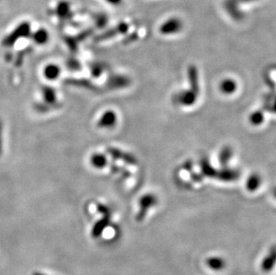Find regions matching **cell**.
Returning <instances> with one entry per match:
<instances>
[{"instance_id":"cell-11","label":"cell","mask_w":276,"mask_h":275,"mask_svg":"<svg viewBox=\"0 0 276 275\" xmlns=\"http://www.w3.org/2000/svg\"><path fill=\"white\" fill-rule=\"evenodd\" d=\"M240 177V171L234 169H229L224 167L222 170L217 171L216 178L221 182H235Z\"/></svg>"},{"instance_id":"cell-28","label":"cell","mask_w":276,"mask_h":275,"mask_svg":"<svg viewBox=\"0 0 276 275\" xmlns=\"http://www.w3.org/2000/svg\"><path fill=\"white\" fill-rule=\"evenodd\" d=\"M68 68H70L71 70H80L81 68V64L79 63L77 60H73L71 59L67 63Z\"/></svg>"},{"instance_id":"cell-30","label":"cell","mask_w":276,"mask_h":275,"mask_svg":"<svg viewBox=\"0 0 276 275\" xmlns=\"http://www.w3.org/2000/svg\"><path fill=\"white\" fill-rule=\"evenodd\" d=\"M2 133H3V125L0 120V156L3 152V139H2Z\"/></svg>"},{"instance_id":"cell-1","label":"cell","mask_w":276,"mask_h":275,"mask_svg":"<svg viewBox=\"0 0 276 275\" xmlns=\"http://www.w3.org/2000/svg\"><path fill=\"white\" fill-rule=\"evenodd\" d=\"M156 204H157V197L151 193L145 194L144 196H142L139 200L140 210L137 213L136 220L138 222L143 221L146 217L147 213L149 211V209L153 208L154 206H156Z\"/></svg>"},{"instance_id":"cell-22","label":"cell","mask_w":276,"mask_h":275,"mask_svg":"<svg viewBox=\"0 0 276 275\" xmlns=\"http://www.w3.org/2000/svg\"><path fill=\"white\" fill-rule=\"evenodd\" d=\"M44 75L47 80H56L60 75V68L57 64H48L44 69Z\"/></svg>"},{"instance_id":"cell-35","label":"cell","mask_w":276,"mask_h":275,"mask_svg":"<svg viewBox=\"0 0 276 275\" xmlns=\"http://www.w3.org/2000/svg\"><path fill=\"white\" fill-rule=\"evenodd\" d=\"M274 196H275V197L276 198V188L274 190Z\"/></svg>"},{"instance_id":"cell-15","label":"cell","mask_w":276,"mask_h":275,"mask_svg":"<svg viewBox=\"0 0 276 275\" xmlns=\"http://www.w3.org/2000/svg\"><path fill=\"white\" fill-rule=\"evenodd\" d=\"M206 264L208 265L209 269L213 271H222L225 268L226 262L224 261L223 257L220 256H210L209 257Z\"/></svg>"},{"instance_id":"cell-12","label":"cell","mask_w":276,"mask_h":275,"mask_svg":"<svg viewBox=\"0 0 276 275\" xmlns=\"http://www.w3.org/2000/svg\"><path fill=\"white\" fill-rule=\"evenodd\" d=\"M64 84L69 86H75L80 88H87L89 90L97 91L98 87H96L93 83L89 82L87 79H66L64 81Z\"/></svg>"},{"instance_id":"cell-29","label":"cell","mask_w":276,"mask_h":275,"mask_svg":"<svg viewBox=\"0 0 276 275\" xmlns=\"http://www.w3.org/2000/svg\"><path fill=\"white\" fill-rule=\"evenodd\" d=\"M191 179L195 182H201L202 180H203V176L201 174H199V173H197V172H191Z\"/></svg>"},{"instance_id":"cell-17","label":"cell","mask_w":276,"mask_h":275,"mask_svg":"<svg viewBox=\"0 0 276 275\" xmlns=\"http://www.w3.org/2000/svg\"><path fill=\"white\" fill-rule=\"evenodd\" d=\"M233 154H234V150H233L232 147L224 146L219 153L218 161L220 165L223 167L227 166L230 160H231V158H232V156H233Z\"/></svg>"},{"instance_id":"cell-23","label":"cell","mask_w":276,"mask_h":275,"mask_svg":"<svg viewBox=\"0 0 276 275\" xmlns=\"http://www.w3.org/2000/svg\"><path fill=\"white\" fill-rule=\"evenodd\" d=\"M264 120H265V115H264V112L262 110H257V111H255L250 114V124L254 125V126H259V125H262Z\"/></svg>"},{"instance_id":"cell-25","label":"cell","mask_w":276,"mask_h":275,"mask_svg":"<svg viewBox=\"0 0 276 275\" xmlns=\"http://www.w3.org/2000/svg\"><path fill=\"white\" fill-rule=\"evenodd\" d=\"M90 72H91V74H92L93 77L98 78L103 72V66H101L100 64H94L90 67Z\"/></svg>"},{"instance_id":"cell-26","label":"cell","mask_w":276,"mask_h":275,"mask_svg":"<svg viewBox=\"0 0 276 275\" xmlns=\"http://www.w3.org/2000/svg\"><path fill=\"white\" fill-rule=\"evenodd\" d=\"M35 110L40 113H46L50 110V106L44 103V104H36L35 105Z\"/></svg>"},{"instance_id":"cell-6","label":"cell","mask_w":276,"mask_h":275,"mask_svg":"<svg viewBox=\"0 0 276 275\" xmlns=\"http://www.w3.org/2000/svg\"><path fill=\"white\" fill-rule=\"evenodd\" d=\"M130 84V80L125 75H113L111 76L107 83L106 87L110 89H119L128 87Z\"/></svg>"},{"instance_id":"cell-24","label":"cell","mask_w":276,"mask_h":275,"mask_svg":"<svg viewBox=\"0 0 276 275\" xmlns=\"http://www.w3.org/2000/svg\"><path fill=\"white\" fill-rule=\"evenodd\" d=\"M33 40L34 42L38 44H44L47 42L48 40V33L46 30L44 29H40L34 33L33 35Z\"/></svg>"},{"instance_id":"cell-32","label":"cell","mask_w":276,"mask_h":275,"mask_svg":"<svg viewBox=\"0 0 276 275\" xmlns=\"http://www.w3.org/2000/svg\"><path fill=\"white\" fill-rule=\"evenodd\" d=\"M107 1L111 3V4H113V5H117V4L121 3V0H107Z\"/></svg>"},{"instance_id":"cell-10","label":"cell","mask_w":276,"mask_h":275,"mask_svg":"<svg viewBox=\"0 0 276 275\" xmlns=\"http://www.w3.org/2000/svg\"><path fill=\"white\" fill-rule=\"evenodd\" d=\"M188 80L191 86V90L198 95L200 91L199 82H198V70L195 65H190L188 68Z\"/></svg>"},{"instance_id":"cell-13","label":"cell","mask_w":276,"mask_h":275,"mask_svg":"<svg viewBox=\"0 0 276 275\" xmlns=\"http://www.w3.org/2000/svg\"><path fill=\"white\" fill-rule=\"evenodd\" d=\"M44 102L48 106H55L57 104V92L50 86H43L42 88Z\"/></svg>"},{"instance_id":"cell-21","label":"cell","mask_w":276,"mask_h":275,"mask_svg":"<svg viewBox=\"0 0 276 275\" xmlns=\"http://www.w3.org/2000/svg\"><path fill=\"white\" fill-rule=\"evenodd\" d=\"M90 163L95 168L102 169L107 165V158L103 154L96 153L90 156Z\"/></svg>"},{"instance_id":"cell-5","label":"cell","mask_w":276,"mask_h":275,"mask_svg":"<svg viewBox=\"0 0 276 275\" xmlns=\"http://www.w3.org/2000/svg\"><path fill=\"white\" fill-rule=\"evenodd\" d=\"M107 153L112 156L115 160H121L125 162L127 165L130 166H136L138 164V160L135 156H132L130 153H127L125 151L121 150L116 148H108Z\"/></svg>"},{"instance_id":"cell-18","label":"cell","mask_w":276,"mask_h":275,"mask_svg":"<svg viewBox=\"0 0 276 275\" xmlns=\"http://www.w3.org/2000/svg\"><path fill=\"white\" fill-rule=\"evenodd\" d=\"M219 88L223 93L231 95L236 91L237 83L233 79H224V81L220 83Z\"/></svg>"},{"instance_id":"cell-7","label":"cell","mask_w":276,"mask_h":275,"mask_svg":"<svg viewBox=\"0 0 276 275\" xmlns=\"http://www.w3.org/2000/svg\"><path fill=\"white\" fill-rule=\"evenodd\" d=\"M116 122H117L116 114L114 111L108 110L101 115L100 119L98 122V126L99 128L109 129V128H112L116 125Z\"/></svg>"},{"instance_id":"cell-14","label":"cell","mask_w":276,"mask_h":275,"mask_svg":"<svg viewBox=\"0 0 276 275\" xmlns=\"http://www.w3.org/2000/svg\"><path fill=\"white\" fill-rule=\"evenodd\" d=\"M201 172L204 176L209 177V178H216L217 171L214 169L213 166H211L210 162L208 160V158H201L199 161Z\"/></svg>"},{"instance_id":"cell-16","label":"cell","mask_w":276,"mask_h":275,"mask_svg":"<svg viewBox=\"0 0 276 275\" xmlns=\"http://www.w3.org/2000/svg\"><path fill=\"white\" fill-rule=\"evenodd\" d=\"M128 24L126 23H121L119 25L110 30L109 31L106 32L103 35L99 37V41H105V40H108V39H111L112 37L115 36V35H118V34H123V33H125L126 31H128Z\"/></svg>"},{"instance_id":"cell-34","label":"cell","mask_w":276,"mask_h":275,"mask_svg":"<svg viewBox=\"0 0 276 275\" xmlns=\"http://www.w3.org/2000/svg\"><path fill=\"white\" fill-rule=\"evenodd\" d=\"M269 111H272V112H275V113H276V103H275V105H274V106H273V108H272V109L269 110Z\"/></svg>"},{"instance_id":"cell-27","label":"cell","mask_w":276,"mask_h":275,"mask_svg":"<svg viewBox=\"0 0 276 275\" xmlns=\"http://www.w3.org/2000/svg\"><path fill=\"white\" fill-rule=\"evenodd\" d=\"M97 209H98V212L102 213L103 215L111 214V211H110L109 208H107L106 206H105V205H102V204H99L97 206Z\"/></svg>"},{"instance_id":"cell-20","label":"cell","mask_w":276,"mask_h":275,"mask_svg":"<svg viewBox=\"0 0 276 275\" xmlns=\"http://www.w3.org/2000/svg\"><path fill=\"white\" fill-rule=\"evenodd\" d=\"M240 1H250V0H227L226 1V10H228L230 15L236 20L241 18L240 13L238 10V6H237V4Z\"/></svg>"},{"instance_id":"cell-4","label":"cell","mask_w":276,"mask_h":275,"mask_svg":"<svg viewBox=\"0 0 276 275\" xmlns=\"http://www.w3.org/2000/svg\"><path fill=\"white\" fill-rule=\"evenodd\" d=\"M198 95L194 93L192 90H183L175 94L172 98V101L178 105L184 106H191L196 103Z\"/></svg>"},{"instance_id":"cell-8","label":"cell","mask_w":276,"mask_h":275,"mask_svg":"<svg viewBox=\"0 0 276 275\" xmlns=\"http://www.w3.org/2000/svg\"><path fill=\"white\" fill-rule=\"evenodd\" d=\"M276 265V246L272 247L268 254L261 262V270L265 273H268L274 269Z\"/></svg>"},{"instance_id":"cell-19","label":"cell","mask_w":276,"mask_h":275,"mask_svg":"<svg viewBox=\"0 0 276 275\" xmlns=\"http://www.w3.org/2000/svg\"><path fill=\"white\" fill-rule=\"evenodd\" d=\"M260 184V176L257 173H253L248 178V180L246 182V189L250 192H254L259 188Z\"/></svg>"},{"instance_id":"cell-9","label":"cell","mask_w":276,"mask_h":275,"mask_svg":"<svg viewBox=\"0 0 276 275\" xmlns=\"http://www.w3.org/2000/svg\"><path fill=\"white\" fill-rule=\"evenodd\" d=\"M110 219H111V214L103 215L102 218L94 224L93 228L91 231V236L93 237L94 239L99 238V236L104 233L106 228H107L109 226Z\"/></svg>"},{"instance_id":"cell-33","label":"cell","mask_w":276,"mask_h":275,"mask_svg":"<svg viewBox=\"0 0 276 275\" xmlns=\"http://www.w3.org/2000/svg\"><path fill=\"white\" fill-rule=\"evenodd\" d=\"M32 275H45V274H43V273H41V272H34Z\"/></svg>"},{"instance_id":"cell-3","label":"cell","mask_w":276,"mask_h":275,"mask_svg":"<svg viewBox=\"0 0 276 275\" xmlns=\"http://www.w3.org/2000/svg\"><path fill=\"white\" fill-rule=\"evenodd\" d=\"M183 27V21L177 17H172L162 23L159 31L164 35H172L182 31Z\"/></svg>"},{"instance_id":"cell-31","label":"cell","mask_w":276,"mask_h":275,"mask_svg":"<svg viewBox=\"0 0 276 275\" xmlns=\"http://www.w3.org/2000/svg\"><path fill=\"white\" fill-rule=\"evenodd\" d=\"M193 163L191 160H188L183 164V168L186 171H191L192 170Z\"/></svg>"},{"instance_id":"cell-2","label":"cell","mask_w":276,"mask_h":275,"mask_svg":"<svg viewBox=\"0 0 276 275\" xmlns=\"http://www.w3.org/2000/svg\"><path fill=\"white\" fill-rule=\"evenodd\" d=\"M30 34V25L28 22H23L21 25L16 28L15 31L11 32L7 37H5V40L3 41V46L4 47H12L19 39L27 37Z\"/></svg>"}]
</instances>
